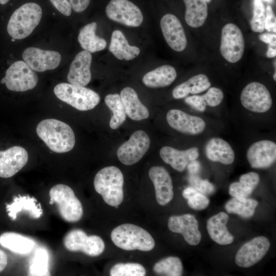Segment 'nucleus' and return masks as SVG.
<instances>
[{
	"label": "nucleus",
	"instance_id": "cd10ccee",
	"mask_svg": "<svg viewBox=\"0 0 276 276\" xmlns=\"http://www.w3.org/2000/svg\"><path fill=\"white\" fill-rule=\"evenodd\" d=\"M109 50L117 58L126 60L134 59L140 53L138 47L129 44L123 33L119 30L112 33Z\"/></svg>",
	"mask_w": 276,
	"mask_h": 276
},
{
	"label": "nucleus",
	"instance_id": "ddd939ff",
	"mask_svg": "<svg viewBox=\"0 0 276 276\" xmlns=\"http://www.w3.org/2000/svg\"><path fill=\"white\" fill-rule=\"evenodd\" d=\"M22 57L32 70L38 72L55 69L61 59L60 54L57 51L44 50L35 47L26 49Z\"/></svg>",
	"mask_w": 276,
	"mask_h": 276
},
{
	"label": "nucleus",
	"instance_id": "423d86ee",
	"mask_svg": "<svg viewBox=\"0 0 276 276\" xmlns=\"http://www.w3.org/2000/svg\"><path fill=\"white\" fill-rule=\"evenodd\" d=\"M49 195L50 204H56L61 217L65 221L75 222L80 220L83 207L71 188L64 184L56 185L50 189Z\"/></svg>",
	"mask_w": 276,
	"mask_h": 276
},
{
	"label": "nucleus",
	"instance_id": "f03ea898",
	"mask_svg": "<svg viewBox=\"0 0 276 276\" xmlns=\"http://www.w3.org/2000/svg\"><path fill=\"white\" fill-rule=\"evenodd\" d=\"M123 175L115 166L103 168L96 174L94 180L96 192L107 204L112 206H118L123 201Z\"/></svg>",
	"mask_w": 276,
	"mask_h": 276
},
{
	"label": "nucleus",
	"instance_id": "412c9836",
	"mask_svg": "<svg viewBox=\"0 0 276 276\" xmlns=\"http://www.w3.org/2000/svg\"><path fill=\"white\" fill-rule=\"evenodd\" d=\"M149 176L153 183L156 200L161 205L169 203L173 198L174 193L171 177L163 167L154 166L149 171Z\"/></svg>",
	"mask_w": 276,
	"mask_h": 276
},
{
	"label": "nucleus",
	"instance_id": "37998d69",
	"mask_svg": "<svg viewBox=\"0 0 276 276\" xmlns=\"http://www.w3.org/2000/svg\"><path fill=\"white\" fill-rule=\"evenodd\" d=\"M185 102L194 109L203 112L206 108V104L202 96L194 95L185 98Z\"/></svg>",
	"mask_w": 276,
	"mask_h": 276
},
{
	"label": "nucleus",
	"instance_id": "864d4df0",
	"mask_svg": "<svg viewBox=\"0 0 276 276\" xmlns=\"http://www.w3.org/2000/svg\"><path fill=\"white\" fill-rule=\"evenodd\" d=\"M273 78L274 81H276V72H275L273 75Z\"/></svg>",
	"mask_w": 276,
	"mask_h": 276
},
{
	"label": "nucleus",
	"instance_id": "6ab92c4d",
	"mask_svg": "<svg viewBox=\"0 0 276 276\" xmlns=\"http://www.w3.org/2000/svg\"><path fill=\"white\" fill-rule=\"evenodd\" d=\"M28 160V152L22 147L15 146L0 151V177H12L26 165Z\"/></svg>",
	"mask_w": 276,
	"mask_h": 276
},
{
	"label": "nucleus",
	"instance_id": "9b49d317",
	"mask_svg": "<svg viewBox=\"0 0 276 276\" xmlns=\"http://www.w3.org/2000/svg\"><path fill=\"white\" fill-rule=\"evenodd\" d=\"M150 145V140L148 135L142 130H137L118 148L117 156L122 164L132 165L143 157Z\"/></svg>",
	"mask_w": 276,
	"mask_h": 276
},
{
	"label": "nucleus",
	"instance_id": "49530a36",
	"mask_svg": "<svg viewBox=\"0 0 276 276\" xmlns=\"http://www.w3.org/2000/svg\"><path fill=\"white\" fill-rule=\"evenodd\" d=\"M73 10L78 13L84 11L88 6L90 0H68Z\"/></svg>",
	"mask_w": 276,
	"mask_h": 276
},
{
	"label": "nucleus",
	"instance_id": "5701e85b",
	"mask_svg": "<svg viewBox=\"0 0 276 276\" xmlns=\"http://www.w3.org/2000/svg\"><path fill=\"white\" fill-rule=\"evenodd\" d=\"M228 219V214L222 212L212 216L207 221L209 235L214 241L220 245L230 244L234 241V236L226 226Z\"/></svg>",
	"mask_w": 276,
	"mask_h": 276
},
{
	"label": "nucleus",
	"instance_id": "ea45409f",
	"mask_svg": "<svg viewBox=\"0 0 276 276\" xmlns=\"http://www.w3.org/2000/svg\"><path fill=\"white\" fill-rule=\"evenodd\" d=\"M265 8L261 0H253V16L250 20L251 30L255 32L265 30Z\"/></svg>",
	"mask_w": 276,
	"mask_h": 276
},
{
	"label": "nucleus",
	"instance_id": "f3484780",
	"mask_svg": "<svg viewBox=\"0 0 276 276\" xmlns=\"http://www.w3.org/2000/svg\"><path fill=\"white\" fill-rule=\"evenodd\" d=\"M168 226L172 232L181 234L191 245H196L201 241L198 222L191 214L171 216L168 220Z\"/></svg>",
	"mask_w": 276,
	"mask_h": 276
},
{
	"label": "nucleus",
	"instance_id": "dca6fc26",
	"mask_svg": "<svg viewBox=\"0 0 276 276\" xmlns=\"http://www.w3.org/2000/svg\"><path fill=\"white\" fill-rule=\"evenodd\" d=\"M246 156L252 168H268L276 159V143L270 140L256 142L248 148Z\"/></svg>",
	"mask_w": 276,
	"mask_h": 276
},
{
	"label": "nucleus",
	"instance_id": "c756f323",
	"mask_svg": "<svg viewBox=\"0 0 276 276\" xmlns=\"http://www.w3.org/2000/svg\"><path fill=\"white\" fill-rule=\"evenodd\" d=\"M97 25L95 22L87 24L82 27L78 36L81 47L89 53H95L104 50L107 45L106 40L96 35Z\"/></svg>",
	"mask_w": 276,
	"mask_h": 276
},
{
	"label": "nucleus",
	"instance_id": "2f4dec72",
	"mask_svg": "<svg viewBox=\"0 0 276 276\" xmlns=\"http://www.w3.org/2000/svg\"><path fill=\"white\" fill-rule=\"evenodd\" d=\"M0 244L10 250L21 255L30 253L34 247L30 239L14 232H6L0 236Z\"/></svg>",
	"mask_w": 276,
	"mask_h": 276
},
{
	"label": "nucleus",
	"instance_id": "8fccbe9b",
	"mask_svg": "<svg viewBox=\"0 0 276 276\" xmlns=\"http://www.w3.org/2000/svg\"><path fill=\"white\" fill-rule=\"evenodd\" d=\"M266 56L268 58H273L276 56V41H272L268 44Z\"/></svg>",
	"mask_w": 276,
	"mask_h": 276
},
{
	"label": "nucleus",
	"instance_id": "6e6d98bb",
	"mask_svg": "<svg viewBox=\"0 0 276 276\" xmlns=\"http://www.w3.org/2000/svg\"><path fill=\"white\" fill-rule=\"evenodd\" d=\"M263 1H266V2H270L272 0H263Z\"/></svg>",
	"mask_w": 276,
	"mask_h": 276
},
{
	"label": "nucleus",
	"instance_id": "f704fd0d",
	"mask_svg": "<svg viewBox=\"0 0 276 276\" xmlns=\"http://www.w3.org/2000/svg\"><path fill=\"white\" fill-rule=\"evenodd\" d=\"M105 103L112 112L109 126L112 129H116L126 119V114L121 96L118 94L107 95L105 97Z\"/></svg>",
	"mask_w": 276,
	"mask_h": 276
},
{
	"label": "nucleus",
	"instance_id": "0eeeda50",
	"mask_svg": "<svg viewBox=\"0 0 276 276\" xmlns=\"http://www.w3.org/2000/svg\"><path fill=\"white\" fill-rule=\"evenodd\" d=\"M7 88L14 91H25L34 88L38 81L36 73L24 61L12 63L4 77Z\"/></svg>",
	"mask_w": 276,
	"mask_h": 276
},
{
	"label": "nucleus",
	"instance_id": "603ef678",
	"mask_svg": "<svg viewBox=\"0 0 276 276\" xmlns=\"http://www.w3.org/2000/svg\"><path fill=\"white\" fill-rule=\"evenodd\" d=\"M9 0H0V4L2 5H5L7 4Z\"/></svg>",
	"mask_w": 276,
	"mask_h": 276
},
{
	"label": "nucleus",
	"instance_id": "20e7f679",
	"mask_svg": "<svg viewBox=\"0 0 276 276\" xmlns=\"http://www.w3.org/2000/svg\"><path fill=\"white\" fill-rule=\"evenodd\" d=\"M42 9L36 3H26L17 9L11 16L7 32L15 39H22L30 35L39 24Z\"/></svg>",
	"mask_w": 276,
	"mask_h": 276
},
{
	"label": "nucleus",
	"instance_id": "de8ad7c7",
	"mask_svg": "<svg viewBox=\"0 0 276 276\" xmlns=\"http://www.w3.org/2000/svg\"><path fill=\"white\" fill-rule=\"evenodd\" d=\"M200 168V164L196 159L190 162L187 166L189 175H197Z\"/></svg>",
	"mask_w": 276,
	"mask_h": 276
},
{
	"label": "nucleus",
	"instance_id": "c85d7f7f",
	"mask_svg": "<svg viewBox=\"0 0 276 276\" xmlns=\"http://www.w3.org/2000/svg\"><path fill=\"white\" fill-rule=\"evenodd\" d=\"M175 69L169 65H162L147 73L143 78V83L152 88L163 87L170 85L175 80Z\"/></svg>",
	"mask_w": 276,
	"mask_h": 276
},
{
	"label": "nucleus",
	"instance_id": "e433bc0d",
	"mask_svg": "<svg viewBox=\"0 0 276 276\" xmlns=\"http://www.w3.org/2000/svg\"><path fill=\"white\" fill-rule=\"evenodd\" d=\"M48 254L41 248L36 249L34 256L30 265L29 275H50L48 270Z\"/></svg>",
	"mask_w": 276,
	"mask_h": 276
},
{
	"label": "nucleus",
	"instance_id": "58836bf2",
	"mask_svg": "<svg viewBox=\"0 0 276 276\" xmlns=\"http://www.w3.org/2000/svg\"><path fill=\"white\" fill-rule=\"evenodd\" d=\"M146 273L144 266L136 263H117L110 270L111 276H144Z\"/></svg>",
	"mask_w": 276,
	"mask_h": 276
},
{
	"label": "nucleus",
	"instance_id": "a211bd4d",
	"mask_svg": "<svg viewBox=\"0 0 276 276\" xmlns=\"http://www.w3.org/2000/svg\"><path fill=\"white\" fill-rule=\"evenodd\" d=\"M160 25L163 36L170 47L177 52L184 50L187 40L178 18L172 14H167L162 18Z\"/></svg>",
	"mask_w": 276,
	"mask_h": 276
},
{
	"label": "nucleus",
	"instance_id": "473e14b6",
	"mask_svg": "<svg viewBox=\"0 0 276 276\" xmlns=\"http://www.w3.org/2000/svg\"><path fill=\"white\" fill-rule=\"evenodd\" d=\"M260 181L259 174L250 172L242 175L239 182H234L229 187V193L233 197H247L249 196Z\"/></svg>",
	"mask_w": 276,
	"mask_h": 276
},
{
	"label": "nucleus",
	"instance_id": "f8f14e48",
	"mask_svg": "<svg viewBox=\"0 0 276 276\" xmlns=\"http://www.w3.org/2000/svg\"><path fill=\"white\" fill-rule=\"evenodd\" d=\"M105 11L108 18L128 27H139L143 20L140 8L128 0H111Z\"/></svg>",
	"mask_w": 276,
	"mask_h": 276
},
{
	"label": "nucleus",
	"instance_id": "7c9ffc66",
	"mask_svg": "<svg viewBox=\"0 0 276 276\" xmlns=\"http://www.w3.org/2000/svg\"><path fill=\"white\" fill-rule=\"evenodd\" d=\"M186 7L185 20L193 28H198L204 23L208 16L205 0H183Z\"/></svg>",
	"mask_w": 276,
	"mask_h": 276
},
{
	"label": "nucleus",
	"instance_id": "72a5a7b5",
	"mask_svg": "<svg viewBox=\"0 0 276 276\" xmlns=\"http://www.w3.org/2000/svg\"><path fill=\"white\" fill-rule=\"evenodd\" d=\"M258 205V202L253 199L233 197L226 203L225 208L228 213L237 214L247 219L254 215Z\"/></svg>",
	"mask_w": 276,
	"mask_h": 276
},
{
	"label": "nucleus",
	"instance_id": "9d476101",
	"mask_svg": "<svg viewBox=\"0 0 276 276\" xmlns=\"http://www.w3.org/2000/svg\"><path fill=\"white\" fill-rule=\"evenodd\" d=\"M240 101L245 108L257 113L267 112L272 104L270 92L264 84L258 82H250L243 88Z\"/></svg>",
	"mask_w": 276,
	"mask_h": 276
},
{
	"label": "nucleus",
	"instance_id": "393cba45",
	"mask_svg": "<svg viewBox=\"0 0 276 276\" xmlns=\"http://www.w3.org/2000/svg\"><path fill=\"white\" fill-rule=\"evenodd\" d=\"M120 96L126 114L131 119L141 121L147 119L149 116L148 108L139 100L135 90L126 87L121 91Z\"/></svg>",
	"mask_w": 276,
	"mask_h": 276
},
{
	"label": "nucleus",
	"instance_id": "4be33fe9",
	"mask_svg": "<svg viewBox=\"0 0 276 276\" xmlns=\"http://www.w3.org/2000/svg\"><path fill=\"white\" fill-rule=\"evenodd\" d=\"M162 159L175 170L182 172L191 161L196 159L199 155V150L194 147L180 150L170 146H164L159 151Z\"/></svg>",
	"mask_w": 276,
	"mask_h": 276
},
{
	"label": "nucleus",
	"instance_id": "b1692460",
	"mask_svg": "<svg viewBox=\"0 0 276 276\" xmlns=\"http://www.w3.org/2000/svg\"><path fill=\"white\" fill-rule=\"evenodd\" d=\"M204 151L207 158L212 162L228 165L235 159V153L231 146L219 137L210 139L205 145Z\"/></svg>",
	"mask_w": 276,
	"mask_h": 276
},
{
	"label": "nucleus",
	"instance_id": "a878e982",
	"mask_svg": "<svg viewBox=\"0 0 276 276\" xmlns=\"http://www.w3.org/2000/svg\"><path fill=\"white\" fill-rule=\"evenodd\" d=\"M6 211L12 220H15L17 214L24 211L31 217L37 219L42 214V210L40 204H37V200L34 197L29 196L15 197L11 204L6 205Z\"/></svg>",
	"mask_w": 276,
	"mask_h": 276
},
{
	"label": "nucleus",
	"instance_id": "09e8293b",
	"mask_svg": "<svg viewBox=\"0 0 276 276\" xmlns=\"http://www.w3.org/2000/svg\"><path fill=\"white\" fill-rule=\"evenodd\" d=\"M259 38L261 41L267 44L276 41L275 34L263 33L260 34L259 36Z\"/></svg>",
	"mask_w": 276,
	"mask_h": 276
},
{
	"label": "nucleus",
	"instance_id": "1a4fd4ad",
	"mask_svg": "<svg viewBox=\"0 0 276 276\" xmlns=\"http://www.w3.org/2000/svg\"><path fill=\"white\" fill-rule=\"evenodd\" d=\"M244 39L240 28L236 25L229 23L222 29L220 51L222 56L227 61L236 63L243 54Z\"/></svg>",
	"mask_w": 276,
	"mask_h": 276
},
{
	"label": "nucleus",
	"instance_id": "7ed1b4c3",
	"mask_svg": "<svg viewBox=\"0 0 276 276\" xmlns=\"http://www.w3.org/2000/svg\"><path fill=\"white\" fill-rule=\"evenodd\" d=\"M112 242L118 247L126 250L148 251L155 246L151 235L144 228L132 224H123L111 233Z\"/></svg>",
	"mask_w": 276,
	"mask_h": 276
},
{
	"label": "nucleus",
	"instance_id": "c9c22d12",
	"mask_svg": "<svg viewBox=\"0 0 276 276\" xmlns=\"http://www.w3.org/2000/svg\"><path fill=\"white\" fill-rule=\"evenodd\" d=\"M155 273L168 276H180L183 272L182 264L176 257H168L155 264L153 268Z\"/></svg>",
	"mask_w": 276,
	"mask_h": 276
},
{
	"label": "nucleus",
	"instance_id": "39448f33",
	"mask_svg": "<svg viewBox=\"0 0 276 276\" xmlns=\"http://www.w3.org/2000/svg\"><path fill=\"white\" fill-rule=\"evenodd\" d=\"M54 92L59 100L80 111L93 109L100 101V96L95 91L71 83L58 84Z\"/></svg>",
	"mask_w": 276,
	"mask_h": 276
},
{
	"label": "nucleus",
	"instance_id": "a18cd8bd",
	"mask_svg": "<svg viewBox=\"0 0 276 276\" xmlns=\"http://www.w3.org/2000/svg\"><path fill=\"white\" fill-rule=\"evenodd\" d=\"M53 6L61 14L68 16L72 13V7L67 0H50Z\"/></svg>",
	"mask_w": 276,
	"mask_h": 276
},
{
	"label": "nucleus",
	"instance_id": "4c0bfd02",
	"mask_svg": "<svg viewBox=\"0 0 276 276\" xmlns=\"http://www.w3.org/2000/svg\"><path fill=\"white\" fill-rule=\"evenodd\" d=\"M182 196L187 200L188 205L195 210H203L210 203L209 199L206 195L191 186L187 187L183 190Z\"/></svg>",
	"mask_w": 276,
	"mask_h": 276
},
{
	"label": "nucleus",
	"instance_id": "a19ab883",
	"mask_svg": "<svg viewBox=\"0 0 276 276\" xmlns=\"http://www.w3.org/2000/svg\"><path fill=\"white\" fill-rule=\"evenodd\" d=\"M188 182L191 186L205 195L212 194L215 191L214 186L206 179H202L196 175H190Z\"/></svg>",
	"mask_w": 276,
	"mask_h": 276
},
{
	"label": "nucleus",
	"instance_id": "5fc2aeb1",
	"mask_svg": "<svg viewBox=\"0 0 276 276\" xmlns=\"http://www.w3.org/2000/svg\"><path fill=\"white\" fill-rule=\"evenodd\" d=\"M5 79H4V78H3L1 80V83L2 84H4V83H5Z\"/></svg>",
	"mask_w": 276,
	"mask_h": 276
},
{
	"label": "nucleus",
	"instance_id": "3c124183",
	"mask_svg": "<svg viewBox=\"0 0 276 276\" xmlns=\"http://www.w3.org/2000/svg\"><path fill=\"white\" fill-rule=\"evenodd\" d=\"M7 262L8 258L6 254L0 249V272L6 268Z\"/></svg>",
	"mask_w": 276,
	"mask_h": 276
},
{
	"label": "nucleus",
	"instance_id": "4d7b16f0",
	"mask_svg": "<svg viewBox=\"0 0 276 276\" xmlns=\"http://www.w3.org/2000/svg\"><path fill=\"white\" fill-rule=\"evenodd\" d=\"M207 3H210L211 0H205Z\"/></svg>",
	"mask_w": 276,
	"mask_h": 276
},
{
	"label": "nucleus",
	"instance_id": "aec40b11",
	"mask_svg": "<svg viewBox=\"0 0 276 276\" xmlns=\"http://www.w3.org/2000/svg\"><path fill=\"white\" fill-rule=\"evenodd\" d=\"M92 56L85 50L79 52L70 66L67 78L70 83L85 86L91 80L90 66Z\"/></svg>",
	"mask_w": 276,
	"mask_h": 276
},
{
	"label": "nucleus",
	"instance_id": "79ce46f5",
	"mask_svg": "<svg viewBox=\"0 0 276 276\" xmlns=\"http://www.w3.org/2000/svg\"><path fill=\"white\" fill-rule=\"evenodd\" d=\"M208 89L207 92L201 95L206 105L210 107H215L221 104L224 98L223 91L216 87H211Z\"/></svg>",
	"mask_w": 276,
	"mask_h": 276
},
{
	"label": "nucleus",
	"instance_id": "f257e3e1",
	"mask_svg": "<svg viewBox=\"0 0 276 276\" xmlns=\"http://www.w3.org/2000/svg\"><path fill=\"white\" fill-rule=\"evenodd\" d=\"M36 133L53 152H67L75 146V136L73 129L59 120L48 119L41 121L37 126Z\"/></svg>",
	"mask_w": 276,
	"mask_h": 276
},
{
	"label": "nucleus",
	"instance_id": "13d9d810",
	"mask_svg": "<svg viewBox=\"0 0 276 276\" xmlns=\"http://www.w3.org/2000/svg\"><path fill=\"white\" fill-rule=\"evenodd\" d=\"M11 40H12V41H14L15 40V39H14V38H12V39H11Z\"/></svg>",
	"mask_w": 276,
	"mask_h": 276
},
{
	"label": "nucleus",
	"instance_id": "4468645a",
	"mask_svg": "<svg viewBox=\"0 0 276 276\" xmlns=\"http://www.w3.org/2000/svg\"><path fill=\"white\" fill-rule=\"evenodd\" d=\"M270 247V242L265 237L259 236L243 245L235 257L236 264L241 267H250L260 261Z\"/></svg>",
	"mask_w": 276,
	"mask_h": 276
},
{
	"label": "nucleus",
	"instance_id": "6e6552de",
	"mask_svg": "<svg viewBox=\"0 0 276 276\" xmlns=\"http://www.w3.org/2000/svg\"><path fill=\"white\" fill-rule=\"evenodd\" d=\"M63 244L70 251H80L91 257L99 256L105 249V243L100 237L87 236L83 231L79 229L69 232L64 238Z\"/></svg>",
	"mask_w": 276,
	"mask_h": 276
},
{
	"label": "nucleus",
	"instance_id": "2eb2a0df",
	"mask_svg": "<svg viewBox=\"0 0 276 276\" xmlns=\"http://www.w3.org/2000/svg\"><path fill=\"white\" fill-rule=\"evenodd\" d=\"M166 119L171 127L189 135L199 134L204 130L206 127L205 122L201 118L189 114L177 109L168 111Z\"/></svg>",
	"mask_w": 276,
	"mask_h": 276
},
{
	"label": "nucleus",
	"instance_id": "bb28decb",
	"mask_svg": "<svg viewBox=\"0 0 276 276\" xmlns=\"http://www.w3.org/2000/svg\"><path fill=\"white\" fill-rule=\"evenodd\" d=\"M211 86V83L205 75L198 74L176 86L172 91V96L176 99L185 98L190 94L196 95L203 92Z\"/></svg>",
	"mask_w": 276,
	"mask_h": 276
},
{
	"label": "nucleus",
	"instance_id": "c03bdc74",
	"mask_svg": "<svg viewBox=\"0 0 276 276\" xmlns=\"http://www.w3.org/2000/svg\"><path fill=\"white\" fill-rule=\"evenodd\" d=\"M265 29L268 31L276 32V19L270 6L268 5L265 9Z\"/></svg>",
	"mask_w": 276,
	"mask_h": 276
}]
</instances>
